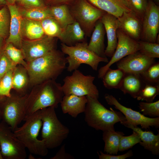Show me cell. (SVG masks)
Returning <instances> with one entry per match:
<instances>
[{"mask_svg": "<svg viewBox=\"0 0 159 159\" xmlns=\"http://www.w3.org/2000/svg\"><path fill=\"white\" fill-rule=\"evenodd\" d=\"M65 54L56 49L27 62L29 86L55 80L66 68Z\"/></svg>", "mask_w": 159, "mask_h": 159, "instance_id": "1", "label": "cell"}, {"mask_svg": "<svg viewBox=\"0 0 159 159\" xmlns=\"http://www.w3.org/2000/svg\"><path fill=\"white\" fill-rule=\"evenodd\" d=\"M62 86L56 80H50L32 87L26 100L25 117L46 108H57L64 95Z\"/></svg>", "mask_w": 159, "mask_h": 159, "instance_id": "2", "label": "cell"}, {"mask_svg": "<svg viewBox=\"0 0 159 159\" xmlns=\"http://www.w3.org/2000/svg\"><path fill=\"white\" fill-rule=\"evenodd\" d=\"M87 102L85 111V119L87 124L97 130L103 131L115 129L114 125L121 123L126 120L120 112L110 110L105 107L98 99L87 96Z\"/></svg>", "mask_w": 159, "mask_h": 159, "instance_id": "3", "label": "cell"}, {"mask_svg": "<svg viewBox=\"0 0 159 159\" xmlns=\"http://www.w3.org/2000/svg\"><path fill=\"white\" fill-rule=\"evenodd\" d=\"M25 123L14 132L26 148L32 154L46 156L48 149L44 141L38 137L42 125L40 110L25 117Z\"/></svg>", "mask_w": 159, "mask_h": 159, "instance_id": "4", "label": "cell"}, {"mask_svg": "<svg viewBox=\"0 0 159 159\" xmlns=\"http://www.w3.org/2000/svg\"><path fill=\"white\" fill-rule=\"evenodd\" d=\"M53 107L40 110L42 120L41 136L48 149L59 146L67 137L68 128L58 119Z\"/></svg>", "mask_w": 159, "mask_h": 159, "instance_id": "5", "label": "cell"}, {"mask_svg": "<svg viewBox=\"0 0 159 159\" xmlns=\"http://www.w3.org/2000/svg\"><path fill=\"white\" fill-rule=\"evenodd\" d=\"M88 44L85 41L78 43L73 46H68L62 43L61 49L65 54L68 66L67 70L71 72L77 69L82 64L90 66L95 71L97 70L98 67L100 62L107 63V58L100 57L89 50Z\"/></svg>", "mask_w": 159, "mask_h": 159, "instance_id": "6", "label": "cell"}, {"mask_svg": "<svg viewBox=\"0 0 159 159\" xmlns=\"http://www.w3.org/2000/svg\"><path fill=\"white\" fill-rule=\"evenodd\" d=\"M95 77L85 75L77 69L65 77L62 87L64 95H74L79 96H89L98 99L99 92L93 82Z\"/></svg>", "mask_w": 159, "mask_h": 159, "instance_id": "7", "label": "cell"}, {"mask_svg": "<svg viewBox=\"0 0 159 159\" xmlns=\"http://www.w3.org/2000/svg\"><path fill=\"white\" fill-rule=\"evenodd\" d=\"M27 94L21 95L16 93H11L9 97L3 98L0 106L1 118L13 131L18 127L24 120L25 115V104Z\"/></svg>", "mask_w": 159, "mask_h": 159, "instance_id": "8", "label": "cell"}, {"mask_svg": "<svg viewBox=\"0 0 159 159\" xmlns=\"http://www.w3.org/2000/svg\"><path fill=\"white\" fill-rule=\"evenodd\" d=\"M69 10L85 35L89 37L91 36L96 22L106 13L86 0H79L75 6Z\"/></svg>", "mask_w": 159, "mask_h": 159, "instance_id": "9", "label": "cell"}, {"mask_svg": "<svg viewBox=\"0 0 159 159\" xmlns=\"http://www.w3.org/2000/svg\"><path fill=\"white\" fill-rule=\"evenodd\" d=\"M0 147L4 158L25 159L26 148L7 124L0 122Z\"/></svg>", "mask_w": 159, "mask_h": 159, "instance_id": "10", "label": "cell"}, {"mask_svg": "<svg viewBox=\"0 0 159 159\" xmlns=\"http://www.w3.org/2000/svg\"><path fill=\"white\" fill-rule=\"evenodd\" d=\"M104 97L108 105L114 106L115 109L124 115L126 120L121 124L125 126L127 125L134 126L140 125L142 128L145 129H149L150 127H159V117L150 118L145 116L139 112L122 105L111 95L106 94Z\"/></svg>", "mask_w": 159, "mask_h": 159, "instance_id": "11", "label": "cell"}, {"mask_svg": "<svg viewBox=\"0 0 159 159\" xmlns=\"http://www.w3.org/2000/svg\"><path fill=\"white\" fill-rule=\"evenodd\" d=\"M117 43L115 52L110 61L99 69L98 74L99 78L102 79L108 69L115 63L140 50V46L138 42L118 29L117 31Z\"/></svg>", "mask_w": 159, "mask_h": 159, "instance_id": "12", "label": "cell"}, {"mask_svg": "<svg viewBox=\"0 0 159 159\" xmlns=\"http://www.w3.org/2000/svg\"><path fill=\"white\" fill-rule=\"evenodd\" d=\"M56 48L55 37L45 35L35 40L23 39L21 49L25 60L28 62L56 49Z\"/></svg>", "mask_w": 159, "mask_h": 159, "instance_id": "13", "label": "cell"}, {"mask_svg": "<svg viewBox=\"0 0 159 159\" xmlns=\"http://www.w3.org/2000/svg\"><path fill=\"white\" fill-rule=\"evenodd\" d=\"M159 30V6L148 0L142 21L140 40L156 43Z\"/></svg>", "mask_w": 159, "mask_h": 159, "instance_id": "14", "label": "cell"}, {"mask_svg": "<svg viewBox=\"0 0 159 159\" xmlns=\"http://www.w3.org/2000/svg\"><path fill=\"white\" fill-rule=\"evenodd\" d=\"M154 62L155 59L148 57L138 51L120 60L117 62V66L126 73L140 74Z\"/></svg>", "mask_w": 159, "mask_h": 159, "instance_id": "15", "label": "cell"}, {"mask_svg": "<svg viewBox=\"0 0 159 159\" xmlns=\"http://www.w3.org/2000/svg\"><path fill=\"white\" fill-rule=\"evenodd\" d=\"M118 29L136 41L140 40L142 20L132 11H124L117 18Z\"/></svg>", "mask_w": 159, "mask_h": 159, "instance_id": "16", "label": "cell"}, {"mask_svg": "<svg viewBox=\"0 0 159 159\" xmlns=\"http://www.w3.org/2000/svg\"><path fill=\"white\" fill-rule=\"evenodd\" d=\"M10 15L9 35L6 43H10L19 49H21L23 41L21 22L23 18L20 10L15 4H7Z\"/></svg>", "mask_w": 159, "mask_h": 159, "instance_id": "17", "label": "cell"}, {"mask_svg": "<svg viewBox=\"0 0 159 159\" xmlns=\"http://www.w3.org/2000/svg\"><path fill=\"white\" fill-rule=\"evenodd\" d=\"M100 20L104 26L107 38V46L105 49V54L106 57H111L115 52L117 43V18L113 15L106 13Z\"/></svg>", "mask_w": 159, "mask_h": 159, "instance_id": "18", "label": "cell"}, {"mask_svg": "<svg viewBox=\"0 0 159 159\" xmlns=\"http://www.w3.org/2000/svg\"><path fill=\"white\" fill-rule=\"evenodd\" d=\"M87 102V96L70 95H64L60 104L64 113L75 118L80 114L84 112Z\"/></svg>", "mask_w": 159, "mask_h": 159, "instance_id": "19", "label": "cell"}, {"mask_svg": "<svg viewBox=\"0 0 159 159\" xmlns=\"http://www.w3.org/2000/svg\"><path fill=\"white\" fill-rule=\"evenodd\" d=\"M105 31L100 19L96 22L92 33L88 49L98 56L107 58L105 54L104 37Z\"/></svg>", "mask_w": 159, "mask_h": 159, "instance_id": "20", "label": "cell"}, {"mask_svg": "<svg viewBox=\"0 0 159 159\" xmlns=\"http://www.w3.org/2000/svg\"><path fill=\"white\" fill-rule=\"evenodd\" d=\"M145 84L140 74L126 73L119 89L124 94L136 98Z\"/></svg>", "mask_w": 159, "mask_h": 159, "instance_id": "21", "label": "cell"}, {"mask_svg": "<svg viewBox=\"0 0 159 159\" xmlns=\"http://www.w3.org/2000/svg\"><path fill=\"white\" fill-rule=\"evenodd\" d=\"M125 127L137 132L141 141L140 144L145 149L150 151L153 155L159 154V132L155 135L151 131H144L137 126L127 125Z\"/></svg>", "mask_w": 159, "mask_h": 159, "instance_id": "22", "label": "cell"}, {"mask_svg": "<svg viewBox=\"0 0 159 159\" xmlns=\"http://www.w3.org/2000/svg\"><path fill=\"white\" fill-rule=\"evenodd\" d=\"M12 89L21 95L28 93L27 90L29 86V79L26 68L21 65H16L13 69L12 75Z\"/></svg>", "mask_w": 159, "mask_h": 159, "instance_id": "23", "label": "cell"}, {"mask_svg": "<svg viewBox=\"0 0 159 159\" xmlns=\"http://www.w3.org/2000/svg\"><path fill=\"white\" fill-rule=\"evenodd\" d=\"M85 34L76 21L68 25L64 29L59 39L62 43L69 46L85 41Z\"/></svg>", "mask_w": 159, "mask_h": 159, "instance_id": "24", "label": "cell"}, {"mask_svg": "<svg viewBox=\"0 0 159 159\" xmlns=\"http://www.w3.org/2000/svg\"><path fill=\"white\" fill-rule=\"evenodd\" d=\"M21 32L22 37L29 40L39 39L45 35L40 21L23 17L21 22Z\"/></svg>", "mask_w": 159, "mask_h": 159, "instance_id": "25", "label": "cell"}, {"mask_svg": "<svg viewBox=\"0 0 159 159\" xmlns=\"http://www.w3.org/2000/svg\"><path fill=\"white\" fill-rule=\"evenodd\" d=\"M124 134L115 129L103 131L102 139L105 142L104 152L107 154L117 155L119 151L120 139Z\"/></svg>", "mask_w": 159, "mask_h": 159, "instance_id": "26", "label": "cell"}, {"mask_svg": "<svg viewBox=\"0 0 159 159\" xmlns=\"http://www.w3.org/2000/svg\"><path fill=\"white\" fill-rule=\"evenodd\" d=\"M49 8L52 16L64 29L69 24L76 21L68 6L65 4L52 6Z\"/></svg>", "mask_w": 159, "mask_h": 159, "instance_id": "27", "label": "cell"}, {"mask_svg": "<svg viewBox=\"0 0 159 159\" xmlns=\"http://www.w3.org/2000/svg\"><path fill=\"white\" fill-rule=\"evenodd\" d=\"M98 8L116 16H120L124 11H130L115 0H88Z\"/></svg>", "mask_w": 159, "mask_h": 159, "instance_id": "28", "label": "cell"}, {"mask_svg": "<svg viewBox=\"0 0 159 159\" xmlns=\"http://www.w3.org/2000/svg\"><path fill=\"white\" fill-rule=\"evenodd\" d=\"M126 73L121 69H108L102 79L104 86L109 89H119Z\"/></svg>", "mask_w": 159, "mask_h": 159, "instance_id": "29", "label": "cell"}, {"mask_svg": "<svg viewBox=\"0 0 159 159\" xmlns=\"http://www.w3.org/2000/svg\"><path fill=\"white\" fill-rule=\"evenodd\" d=\"M23 18L41 21L45 19L53 17L51 14L49 8L46 6L25 8L20 10Z\"/></svg>", "mask_w": 159, "mask_h": 159, "instance_id": "30", "label": "cell"}, {"mask_svg": "<svg viewBox=\"0 0 159 159\" xmlns=\"http://www.w3.org/2000/svg\"><path fill=\"white\" fill-rule=\"evenodd\" d=\"M40 21L45 35L60 38L64 29L54 18H47Z\"/></svg>", "mask_w": 159, "mask_h": 159, "instance_id": "31", "label": "cell"}, {"mask_svg": "<svg viewBox=\"0 0 159 159\" xmlns=\"http://www.w3.org/2000/svg\"><path fill=\"white\" fill-rule=\"evenodd\" d=\"M3 51L16 65H21L26 68L27 62L25 60L21 49L17 48L11 43H6Z\"/></svg>", "mask_w": 159, "mask_h": 159, "instance_id": "32", "label": "cell"}, {"mask_svg": "<svg viewBox=\"0 0 159 159\" xmlns=\"http://www.w3.org/2000/svg\"><path fill=\"white\" fill-rule=\"evenodd\" d=\"M159 94V84L146 83L141 90L136 99L138 100L153 102Z\"/></svg>", "mask_w": 159, "mask_h": 159, "instance_id": "33", "label": "cell"}, {"mask_svg": "<svg viewBox=\"0 0 159 159\" xmlns=\"http://www.w3.org/2000/svg\"><path fill=\"white\" fill-rule=\"evenodd\" d=\"M146 83L159 84V62H154L140 74Z\"/></svg>", "mask_w": 159, "mask_h": 159, "instance_id": "34", "label": "cell"}, {"mask_svg": "<svg viewBox=\"0 0 159 159\" xmlns=\"http://www.w3.org/2000/svg\"><path fill=\"white\" fill-rule=\"evenodd\" d=\"M138 42L140 46L139 51L140 53L150 58L159 57V44L140 40Z\"/></svg>", "mask_w": 159, "mask_h": 159, "instance_id": "35", "label": "cell"}, {"mask_svg": "<svg viewBox=\"0 0 159 159\" xmlns=\"http://www.w3.org/2000/svg\"><path fill=\"white\" fill-rule=\"evenodd\" d=\"M13 69L7 72L0 80V99L4 97H9L11 95Z\"/></svg>", "mask_w": 159, "mask_h": 159, "instance_id": "36", "label": "cell"}, {"mask_svg": "<svg viewBox=\"0 0 159 159\" xmlns=\"http://www.w3.org/2000/svg\"><path fill=\"white\" fill-rule=\"evenodd\" d=\"M10 15L8 9L4 6L0 9V36L5 38L9 34Z\"/></svg>", "mask_w": 159, "mask_h": 159, "instance_id": "37", "label": "cell"}, {"mask_svg": "<svg viewBox=\"0 0 159 159\" xmlns=\"http://www.w3.org/2000/svg\"><path fill=\"white\" fill-rule=\"evenodd\" d=\"M138 107L145 116H148L151 118L159 117V100L151 102H141L139 103Z\"/></svg>", "mask_w": 159, "mask_h": 159, "instance_id": "38", "label": "cell"}, {"mask_svg": "<svg viewBox=\"0 0 159 159\" xmlns=\"http://www.w3.org/2000/svg\"><path fill=\"white\" fill-rule=\"evenodd\" d=\"M141 141L138 133L133 131L132 133L127 136L122 135L120 138L119 151L122 152L132 148Z\"/></svg>", "mask_w": 159, "mask_h": 159, "instance_id": "39", "label": "cell"}, {"mask_svg": "<svg viewBox=\"0 0 159 159\" xmlns=\"http://www.w3.org/2000/svg\"><path fill=\"white\" fill-rule=\"evenodd\" d=\"M131 11L142 20L144 16L148 0H128Z\"/></svg>", "mask_w": 159, "mask_h": 159, "instance_id": "40", "label": "cell"}, {"mask_svg": "<svg viewBox=\"0 0 159 159\" xmlns=\"http://www.w3.org/2000/svg\"><path fill=\"white\" fill-rule=\"evenodd\" d=\"M16 66L3 50L0 55V79L7 72L13 69Z\"/></svg>", "mask_w": 159, "mask_h": 159, "instance_id": "41", "label": "cell"}, {"mask_svg": "<svg viewBox=\"0 0 159 159\" xmlns=\"http://www.w3.org/2000/svg\"><path fill=\"white\" fill-rule=\"evenodd\" d=\"M100 154L97 152L100 159H125L133 155L132 150H130L125 154L118 155H112L108 154H105L102 151H100Z\"/></svg>", "mask_w": 159, "mask_h": 159, "instance_id": "42", "label": "cell"}, {"mask_svg": "<svg viewBox=\"0 0 159 159\" xmlns=\"http://www.w3.org/2000/svg\"><path fill=\"white\" fill-rule=\"evenodd\" d=\"M18 2L25 8L45 6L42 0H19Z\"/></svg>", "mask_w": 159, "mask_h": 159, "instance_id": "43", "label": "cell"}, {"mask_svg": "<svg viewBox=\"0 0 159 159\" xmlns=\"http://www.w3.org/2000/svg\"><path fill=\"white\" fill-rule=\"evenodd\" d=\"M74 157L65 151V145H63L56 154L51 159H73Z\"/></svg>", "mask_w": 159, "mask_h": 159, "instance_id": "44", "label": "cell"}, {"mask_svg": "<svg viewBox=\"0 0 159 159\" xmlns=\"http://www.w3.org/2000/svg\"><path fill=\"white\" fill-rule=\"evenodd\" d=\"M122 6L130 11H131L130 3L128 0H115Z\"/></svg>", "mask_w": 159, "mask_h": 159, "instance_id": "45", "label": "cell"}, {"mask_svg": "<svg viewBox=\"0 0 159 159\" xmlns=\"http://www.w3.org/2000/svg\"><path fill=\"white\" fill-rule=\"evenodd\" d=\"M4 38L0 36V55L3 50H2Z\"/></svg>", "mask_w": 159, "mask_h": 159, "instance_id": "46", "label": "cell"}, {"mask_svg": "<svg viewBox=\"0 0 159 159\" xmlns=\"http://www.w3.org/2000/svg\"><path fill=\"white\" fill-rule=\"evenodd\" d=\"M8 4H15L16 2L19 1V0H6Z\"/></svg>", "mask_w": 159, "mask_h": 159, "instance_id": "47", "label": "cell"}, {"mask_svg": "<svg viewBox=\"0 0 159 159\" xmlns=\"http://www.w3.org/2000/svg\"><path fill=\"white\" fill-rule=\"evenodd\" d=\"M8 3L6 0H0V6L7 5Z\"/></svg>", "mask_w": 159, "mask_h": 159, "instance_id": "48", "label": "cell"}, {"mask_svg": "<svg viewBox=\"0 0 159 159\" xmlns=\"http://www.w3.org/2000/svg\"><path fill=\"white\" fill-rule=\"evenodd\" d=\"M157 5H159V0H152Z\"/></svg>", "mask_w": 159, "mask_h": 159, "instance_id": "49", "label": "cell"}, {"mask_svg": "<svg viewBox=\"0 0 159 159\" xmlns=\"http://www.w3.org/2000/svg\"><path fill=\"white\" fill-rule=\"evenodd\" d=\"M52 0L55 1L61 2V1H66L68 0Z\"/></svg>", "mask_w": 159, "mask_h": 159, "instance_id": "50", "label": "cell"}, {"mask_svg": "<svg viewBox=\"0 0 159 159\" xmlns=\"http://www.w3.org/2000/svg\"><path fill=\"white\" fill-rule=\"evenodd\" d=\"M3 158L1 153V149L0 147V159H3Z\"/></svg>", "mask_w": 159, "mask_h": 159, "instance_id": "51", "label": "cell"}, {"mask_svg": "<svg viewBox=\"0 0 159 159\" xmlns=\"http://www.w3.org/2000/svg\"><path fill=\"white\" fill-rule=\"evenodd\" d=\"M1 111L0 110V119H1Z\"/></svg>", "mask_w": 159, "mask_h": 159, "instance_id": "52", "label": "cell"}, {"mask_svg": "<svg viewBox=\"0 0 159 159\" xmlns=\"http://www.w3.org/2000/svg\"></svg>", "mask_w": 159, "mask_h": 159, "instance_id": "53", "label": "cell"}, {"mask_svg": "<svg viewBox=\"0 0 159 159\" xmlns=\"http://www.w3.org/2000/svg\"></svg>", "mask_w": 159, "mask_h": 159, "instance_id": "54", "label": "cell"}]
</instances>
